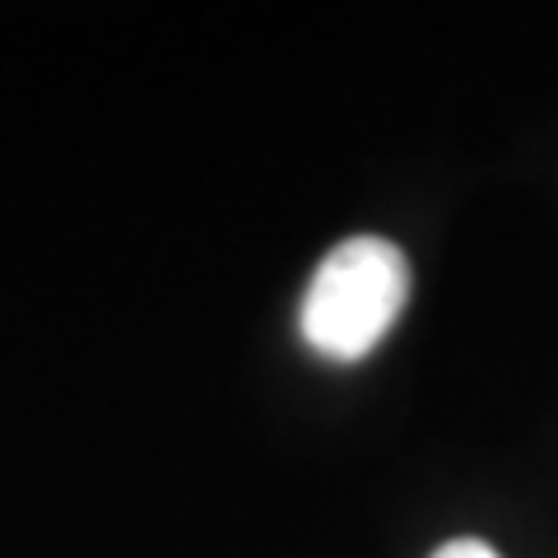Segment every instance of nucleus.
I'll return each instance as SVG.
<instances>
[{
	"label": "nucleus",
	"instance_id": "1",
	"mask_svg": "<svg viewBox=\"0 0 558 558\" xmlns=\"http://www.w3.org/2000/svg\"><path fill=\"white\" fill-rule=\"evenodd\" d=\"M410 299V260L387 238H344L303 293V340L326 359L354 363L396 326Z\"/></svg>",
	"mask_w": 558,
	"mask_h": 558
},
{
	"label": "nucleus",
	"instance_id": "2",
	"mask_svg": "<svg viewBox=\"0 0 558 558\" xmlns=\"http://www.w3.org/2000/svg\"><path fill=\"white\" fill-rule=\"evenodd\" d=\"M433 558H498L494 549L484 545V539H470V535H461V539H447V545L433 554Z\"/></svg>",
	"mask_w": 558,
	"mask_h": 558
}]
</instances>
